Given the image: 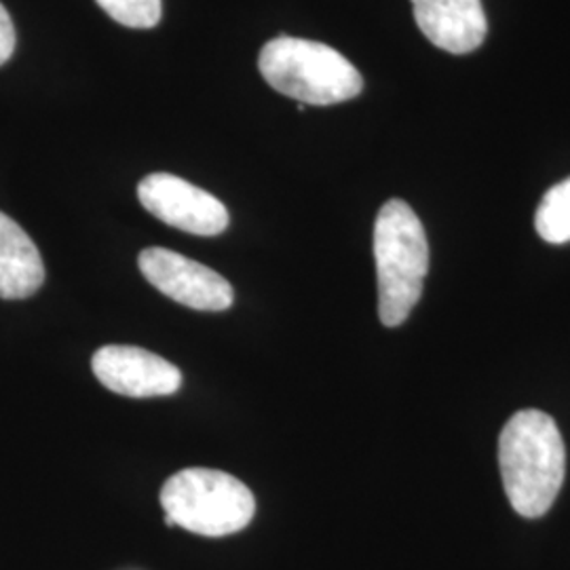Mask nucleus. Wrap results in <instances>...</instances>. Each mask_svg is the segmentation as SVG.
I'll return each mask as SVG.
<instances>
[{
  "instance_id": "6",
  "label": "nucleus",
  "mask_w": 570,
  "mask_h": 570,
  "mask_svg": "<svg viewBox=\"0 0 570 570\" xmlns=\"http://www.w3.org/2000/svg\"><path fill=\"white\" fill-rule=\"evenodd\" d=\"M148 284L180 305L195 311H226L233 306V285L214 268L165 247H148L138 256Z\"/></svg>"
},
{
  "instance_id": "11",
  "label": "nucleus",
  "mask_w": 570,
  "mask_h": 570,
  "mask_svg": "<svg viewBox=\"0 0 570 570\" xmlns=\"http://www.w3.org/2000/svg\"><path fill=\"white\" fill-rule=\"evenodd\" d=\"M106 16L127 28L148 30L161 21V0H96Z\"/></svg>"
},
{
  "instance_id": "12",
  "label": "nucleus",
  "mask_w": 570,
  "mask_h": 570,
  "mask_svg": "<svg viewBox=\"0 0 570 570\" xmlns=\"http://www.w3.org/2000/svg\"><path fill=\"white\" fill-rule=\"evenodd\" d=\"M16 51V28L9 11L0 4V66L11 60Z\"/></svg>"
},
{
  "instance_id": "3",
  "label": "nucleus",
  "mask_w": 570,
  "mask_h": 570,
  "mask_svg": "<svg viewBox=\"0 0 570 570\" xmlns=\"http://www.w3.org/2000/svg\"><path fill=\"white\" fill-rule=\"evenodd\" d=\"M265 81L305 106H332L362 94L364 79L343 53L324 42L277 37L258 58Z\"/></svg>"
},
{
  "instance_id": "1",
  "label": "nucleus",
  "mask_w": 570,
  "mask_h": 570,
  "mask_svg": "<svg viewBox=\"0 0 570 570\" xmlns=\"http://www.w3.org/2000/svg\"><path fill=\"white\" fill-rule=\"evenodd\" d=\"M499 465L511 508L522 518L546 515L567 473L564 440L550 414H513L499 438Z\"/></svg>"
},
{
  "instance_id": "8",
  "label": "nucleus",
  "mask_w": 570,
  "mask_h": 570,
  "mask_svg": "<svg viewBox=\"0 0 570 570\" xmlns=\"http://www.w3.org/2000/svg\"><path fill=\"white\" fill-rule=\"evenodd\" d=\"M421 32L454 56L475 51L489 35L482 0H410Z\"/></svg>"
},
{
  "instance_id": "10",
  "label": "nucleus",
  "mask_w": 570,
  "mask_h": 570,
  "mask_svg": "<svg viewBox=\"0 0 570 570\" xmlns=\"http://www.w3.org/2000/svg\"><path fill=\"white\" fill-rule=\"evenodd\" d=\"M534 228L548 244L570 242V178L551 186L534 214Z\"/></svg>"
},
{
  "instance_id": "7",
  "label": "nucleus",
  "mask_w": 570,
  "mask_h": 570,
  "mask_svg": "<svg viewBox=\"0 0 570 570\" xmlns=\"http://www.w3.org/2000/svg\"><path fill=\"white\" fill-rule=\"evenodd\" d=\"M91 370L104 387L127 397H161L183 387L178 367L140 346H102L91 357Z\"/></svg>"
},
{
  "instance_id": "4",
  "label": "nucleus",
  "mask_w": 570,
  "mask_h": 570,
  "mask_svg": "<svg viewBox=\"0 0 570 570\" xmlns=\"http://www.w3.org/2000/svg\"><path fill=\"white\" fill-rule=\"evenodd\" d=\"M165 524L202 534L226 537L244 530L254 513L252 490L235 475L216 469H184L161 489Z\"/></svg>"
},
{
  "instance_id": "2",
  "label": "nucleus",
  "mask_w": 570,
  "mask_h": 570,
  "mask_svg": "<svg viewBox=\"0 0 570 570\" xmlns=\"http://www.w3.org/2000/svg\"><path fill=\"white\" fill-rule=\"evenodd\" d=\"M374 261L379 277V317L387 327L402 326L423 296L429 271L425 226L414 209L391 199L374 223Z\"/></svg>"
},
{
  "instance_id": "5",
  "label": "nucleus",
  "mask_w": 570,
  "mask_h": 570,
  "mask_svg": "<svg viewBox=\"0 0 570 570\" xmlns=\"http://www.w3.org/2000/svg\"><path fill=\"white\" fill-rule=\"evenodd\" d=\"M138 199L157 220L188 235L216 237L228 228V209L220 199L174 174H150L138 184Z\"/></svg>"
},
{
  "instance_id": "9",
  "label": "nucleus",
  "mask_w": 570,
  "mask_h": 570,
  "mask_svg": "<svg viewBox=\"0 0 570 570\" xmlns=\"http://www.w3.org/2000/svg\"><path fill=\"white\" fill-rule=\"evenodd\" d=\"M45 265L30 235L0 212V298L23 301L41 289Z\"/></svg>"
}]
</instances>
